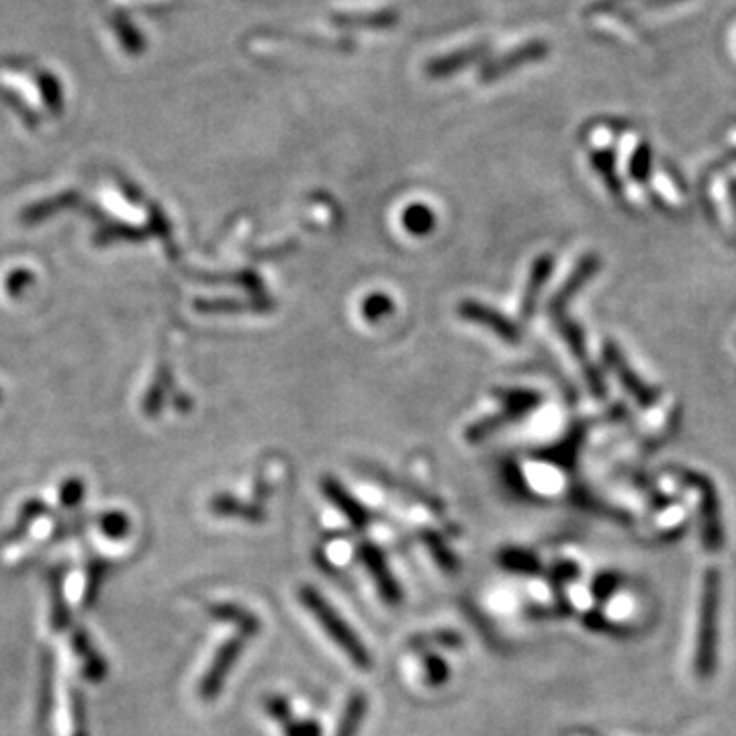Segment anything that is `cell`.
Wrapping results in <instances>:
<instances>
[{
	"mask_svg": "<svg viewBox=\"0 0 736 736\" xmlns=\"http://www.w3.org/2000/svg\"><path fill=\"white\" fill-rule=\"evenodd\" d=\"M289 736H320V726L315 723L291 724L286 728Z\"/></svg>",
	"mask_w": 736,
	"mask_h": 736,
	"instance_id": "6",
	"label": "cell"
},
{
	"mask_svg": "<svg viewBox=\"0 0 736 736\" xmlns=\"http://www.w3.org/2000/svg\"><path fill=\"white\" fill-rule=\"evenodd\" d=\"M301 602L310 609L311 614L320 621L323 631L332 636L342 651H346L350 659L359 667H371V655L364 648L356 634L350 631L349 624L342 621L336 614V609L330 606L322 595L317 594L313 587H303L301 589Z\"/></svg>",
	"mask_w": 736,
	"mask_h": 736,
	"instance_id": "1",
	"label": "cell"
},
{
	"mask_svg": "<svg viewBox=\"0 0 736 736\" xmlns=\"http://www.w3.org/2000/svg\"><path fill=\"white\" fill-rule=\"evenodd\" d=\"M362 558H364V563H366L369 571L373 573L375 582L379 583L381 594L385 595L389 602L400 599V587H397L395 579L391 577V573H389L387 565H385V561H383L381 553H376L373 548H364V556H362Z\"/></svg>",
	"mask_w": 736,
	"mask_h": 736,
	"instance_id": "4",
	"label": "cell"
},
{
	"mask_svg": "<svg viewBox=\"0 0 736 736\" xmlns=\"http://www.w3.org/2000/svg\"><path fill=\"white\" fill-rule=\"evenodd\" d=\"M254 631H256V628H242V633L238 634V636H233L230 643H225V645L221 646L218 657L211 663L208 675H205L203 682H201V696H203V698H215V696L220 694L221 685H223L225 675L232 669L233 663L238 661L240 653H242V648H244L248 636L254 633Z\"/></svg>",
	"mask_w": 736,
	"mask_h": 736,
	"instance_id": "2",
	"label": "cell"
},
{
	"mask_svg": "<svg viewBox=\"0 0 736 736\" xmlns=\"http://www.w3.org/2000/svg\"><path fill=\"white\" fill-rule=\"evenodd\" d=\"M708 585H706V597H704V609H702V633H699L698 672L699 675H708L714 663V631H716V575L710 571Z\"/></svg>",
	"mask_w": 736,
	"mask_h": 736,
	"instance_id": "3",
	"label": "cell"
},
{
	"mask_svg": "<svg viewBox=\"0 0 736 736\" xmlns=\"http://www.w3.org/2000/svg\"><path fill=\"white\" fill-rule=\"evenodd\" d=\"M364 712H366V698L362 694H356L354 698L350 699L349 706H346V712L342 716V723H340L336 736L356 735V730H359V726L362 724V718H364Z\"/></svg>",
	"mask_w": 736,
	"mask_h": 736,
	"instance_id": "5",
	"label": "cell"
}]
</instances>
